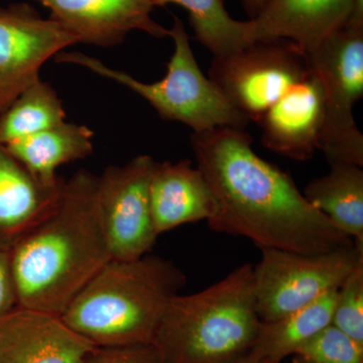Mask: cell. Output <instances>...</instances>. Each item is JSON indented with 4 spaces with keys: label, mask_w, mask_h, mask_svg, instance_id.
I'll use <instances>...</instances> for the list:
<instances>
[{
    "label": "cell",
    "mask_w": 363,
    "mask_h": 363,
    "mask_svg": "<svg viewBox=\"0 0 363 363\" xmlns=\"http://www.w3.org/2000/svg\"><path fill=\"white\" fill-rule=\"evenodd\" d=\"M191 145L216 199L212 230L307 255L354 242L312 207L291 176L255 154L245 128L193 133Z\"/></svg>",
    "instance_id": "obj_1"
},
{
    "label": "cell",
    "mask_w": 363,
    "mask_h": 363,
    "mask_svg": "<svg viewBox=\"0 0 363 363\" xmlns=\"http://www.w3.org/2000/svg\"><path fill=\"white\" fill-rule=\"evenodd\" d=\"M111 259L97 177L80 169L64 182L51 211L11 247L18 306L61 316Z\"/></svg>",
    "instance_id": "obj_2"
},
{
    "label": "cell",
    "mask_w": 363,
    "mask_h": 363,
    "mask_svg": "<svg viewBox=\"0 0 363 363\" xmlns=\"http://www.w3.org/2000/svg\"><path fill=\"white\" fill-rule=\"evenodd\" d=\"M185 274L169 260L111 259L72 300L62 319L97 347L152 343Z\"/></svg>",
    "instance_id": "obj_3"
},
{
    "label": "cell",
    "mask_w": 363,
    "mask_h": 363,
    "mask_svg": "<svg viewBox=\"0 0 363 363\" xmlns=\"http://www.w3.org/2000/svg\"><path fill=\"white\" fill-rule=\"evenodd\" d=\"M262 324L245 264L201 292L172 298L152 344L164 363H236L250 354Z\"/></svg>",
    "instance_id": "obj_4"
},
{
    "label": "cell",
    "mask_w": 363,
    "mask_h": 363,
    "mask_svg": "<svg viewBox=\"0 0 363 363\" xmlns=\"http://www.w3.org/2000/svg\"><path fill=\"white\" fill-rule=\"evenodd\" d=\"M175 45L167 75L155 83L138 80L126 72L105 65L104 62L80 52H61L57 63L73 64L125 86L149 102L164 121H178L202 133L216 128H247L250 121L229 104L221 91L203 74L191 48L185 26L174 18L169 30Z\"/></svg>",
    "instance_id": "obj_5"
},
{
    "label": "cell",
    "mask_w": 363,
    "mask_h": 363,
    "mask_svg": "<svg viewBox=\"0 0 363 363\" xmlns=\"http://www.w3.org/2000/svg\"><path fill=\"white\" fill-rule=\"evenodd\" d=\"M324 93L319 150L329 164L363 166V135L353 107L363 95V28L345 26L307 52Z\"/></svg>",
    "instance_id": "obj_6"
},
{
    "label": "cell",
    "mask_w": 363,
    "mask_h": 363,
    "mask_svg": "<svg viewBox=\"0 0 363 363\" xmlns=\"http://www.w3.org/2000/svg\"><path fill=\"white\" fill-rule=\"evenodd\" d=\"M260 250L262 259L252 266V279L257 312L262 322L285 317L337 290L363 260V242L357 241L315 255Z\"/></svg>",
    "instance_id": "obj_7"
},
{
    "label": "cell",
    "mask_w": 363,
    "mask_h": 363,
    "mask_svg": "<svg viewBox=\"0 0 363 363\" xmlns=\"http://www.w3.org/2000/svg\"><path fill=\"white\" fill-rule=\"evenodd\" d=\"M311 73L302 48L289 40L269 39L213 57L208 74L236 111L259 123L286 91Z\"/></svg>",
    "instance_id": "obj_8"
},
{
    "label": "cell",
    "mask_w": 363,
    "mask_h": 363,
    "mask_svg": "<svg viewBox=\"0 0 363 363\" xmlns=\"http://www.w3.org/2000/svg\"><path fill=\"white\" fill-rule=\"evenodd\" d=\"M155 160L133 157L111 166L97 177V196L112 259L133 260L147 255L156 242L150 182Z\"/></svg>",
    "instance_id": "obj_9"
},
{
    "label": "cell",
    "mask_w": 363,
    "mask_h": 363,
    "mask_svg": "<svg viewBox=\"0 0 363 363\" xmlns=\"http://www.w3.org/2000/svg\"><path fill=\"white\" fill-rule=\"evenodd\" d=\"M74 44L73 33L28 4L0 9V114L40 80L45 62Z\"/></svg>",
    "instance_id": "obj_10"
},
{
    "label": "cell",
    "mask_w": 363,
    "mask_h": 363,
    "mask_svg": "<svg viewBox=\"0 0 363 363\" xmlns=\"http://www.w3.org/2000/svg\"><path fill=\"white\" fill-rule=\"evenodd\" d=\"M247 23L248 43L286 39L309 52L345 26L363 28V0H271Z\"/></svg>",
    "instance_id": "obj_11"
},
{
    "label": "cell",
    "mask_w": 363,
    "mask_h": 363,
    "mask_svg": "<svg viewBox=\"0 0 363 363\" xmlns=\"http://www.w3.org/2000/svg\"><path fill=\"white\" fill-rule=\"evenodd\" d=\"M51 11L50 18L77 38L78 43L112 48L140 30L169 37L168 28L152 20V0H38Z\"/></svg>",
    "instance_id": "obj_12"
},
{
    "label": "cell",
    "mask_w": 363,
    "mask_h": 363,
    "mask_svg": "<svg viewBox=\"0 0 363 363\" xmlns=\"http://www.w3.org/2000/svg\"><path fill=\"white\" fill-rule=\"evenodd\" d=\"M95 347L59 315L18 306L0 317V363H82Z\"/></svg>",
    "instance_id": "obj_13"
},
{
    "label": "cell",
    "mask_w": 363,
    "mask_h": 363,
    "mask_svg": "<svg viewBox=\"0 0 363 363\" xmlns=\"http://www.w3.org/2000/svg\"><path fill=\"white\" fill-rule=\"evenodd\" d=\"M324 123V93L314 71L286 91L257 123L267 149L305 162L319 150Z\"/></svg>",
    "instance_id": "obj_14"
},
{
    "label": "cell",
    "mask_w": 363,
    "mask_h": 363,
    "mask_svg": "<svg viewBox=\"0 0 363 363\" xmlns=\"http://www.w3.org/2000/svg\"><path fill=\"white\" fill-rule=\"evenodd\" d=\"M150 209L157 235L186 223L211 220L217 203L192 161L155 162L150 182Z\"/></svg>",
    "instance_id": "obj_15"
},
{
    "label": "cell",
    "mask_w": 363,
    "mask_h": 363,
    "mask_svg": "<svg viewBox=\"0 0 363 363\" xmlns=\"http://www.w3.org/2000/svg\"><path fill=\"white\" fill-rule=\"evenodd\" d=\"M64 182L45 187L0 145V243L11 247L58 202Z\"/></svg>",
    "instance_id": "obj_16"
},
{
    "label": "cell",
    "mask_w": 363,
    "mask_h": 363,
    "mask_svg": "<svg viewBox=\"0 0 363 363\" xmlns=\"http://www.w3.org/2000/svg\"><path fill=\"white\" fill-rule=\"evenodd\" d=\"M94 133L83 124L65 123L4 145L45 187H57L62 164L85 159L93 152Z\"/></svg>",
    "instance_id": "obj_17"
},
{
    "label": "cell",
    "mask_w": 363,
    "mask_h": 363,
    "mask_svg": "<svg viewBox=\"0 0 363 363\" xmlns=\"http://www.w3.org/2000/svg\"><path fill=\"white\" fill-rule=\"evenodd\" d=\"M326 175L308 184L304 197L341 233L363 242V171L351 164H331Z\"/></svg>",
    "instance_id": "obj_18"
},
{
    "label": "cell",
    "mask_w": 363,
    "mask_h": 363,
    "mask_svg": "<svg viewBox=\"0 0 363 363\" xmlns=\"http://www.w3.org/2000/svg\"><path fill=\"white\" fill-rule=\"evenodd\" d=\"M338 290V289H337ZM337 290L311 304L271 322H262L259 336L247 357L281 363L331 324Z\"/></svg>",
    "instance_id": "obj_19"
},
{
    "label": "cell",
    "mask_w": 363,
    "mask_h": 363,
    "mask_svg": "<svg viewBox=\"0 0 363 363\" xmlns=\"http://www.w3.org/2000/svg\"><path fill=\"white\" fill-rule=\"evenodd\" d=\"M65 109L56 91L40 79L0 114V145L55 128L65 123Z\"/></svg>",
    "instance_id": "obj_20"
},
{
    "label": "cell",
    "mask_w": 363,
    "mask_h": 363,
    "mask_svg": "<svg viewBox=\"0 0 363 363\" xmlns=\"http://www.w3.org/2000/svg\"><path fill=\"white\" fill-rule=\"evenodd\" d=\"M155 7L177 4L189 13L194 39L214 57L224 56L250 44L248 23L234 20L227 13L224 0H152Z\"/></svg>",
    "instance_id": "obj_21"
},
{
    "label": "cell",
    "mask_w": 363,
    "mask_h": 363,
    "mask_svg": "<svg viewBox=\"0 0 363 363\" xmlns=\"http://www.w3.org/2000/svg\"><path fill=\"white\" fill-rule=\"evenodd\" d=\"M291 357L293 363H363V345L330 324Z\"/></svg>",
    "instance_id": "obj_22"
},
{
    "label": "cell",
    "mask_w": 363,
    "mask_h": 363,
    "mask_svg": "<svg viewBox=\"0 0 363 363\" xmlns=\"http://www.w3.org/2000/svg\"><path fill=\"white\" fill-rule=\"evenodd\" d=\"M331 324L363 345V260L339 286Z\"/></svg>",
    "instance_id": "obj_23"
},
{
    "label": "cell",
    "mask_w": 363,
    "mask_h": 363,
    "mask_svg": "<svg viewBox=\"0 0 363 363\" xmlns=\"http://www.w3.org/2000/svg\"><path fill=\"white\" fill-rule=\"evenodd\" d=\"M82 363H164L152 343L95 347Z\"/></svg>",
    "instance_id": "obj_24"
},
{
    "label": "cell",
    "mask_w": 363,
    "mask_h": 363,
    "mask_svg": "<svg viewBox=\"0 0 363 363\" xmlns=\"http://www.w3.org/2000/svg\"><path fill=\"white\" fill-rule=\"evenodd\" d=\"M16 284L11 262V247L0 243V317L18 307Z\"/></svg>",
    "instance_id": "obj_25"
},
{
    "label": "cell",
    "mask_w": 363,
    "mask_h": 363,
    "mask_svg": "<svg viewBox=\"0 0 363 363\" xmlns=\"http://www.w3.org/2000/svg\"><path fill=\"white\" fill-rule=\"evenodd\" d=\"M240 1L250 20H252L266 9L271 0H240Z\"/></svg>",
    "instance_id": "obj_26"
},
{
    "label": "cell",
    "mask_w": 363,
    "mask_h": 363,
    "mask_svg": "<svg viewBox=\"0 0 363 363\" xmlns=\"http://www.w3.org/2000/svg\"><path fill=\"white\" fill-rule=\"evenodd\" d=\"M236 363H271L264 359H250V358L245 357L242 360Z\"/></svg>",
    "instance_id": "obj_27"
}]
</instances>
